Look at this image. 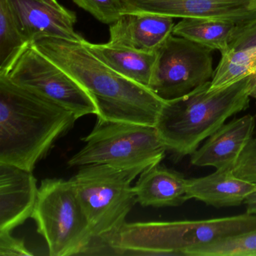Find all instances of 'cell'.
I'll use <instances>...</instances> for the list:
<instances>
[{
	"label": "cell",
	"mask_w": 256,
	"mask_h": 256,
	"mask_svg": "<svg viewBox=\"0 0 256 256\" xmlns=\"http://www.w3.org/2000/svg\"><path fill=\"white\" fill-rule=\"evenodd\" d=\"M32 44L95 97L97 120L155 126L166 100L118 74L82 42L44 38Z\"/></svg>",
	"instance_id": "obj_1"
},
{
	"label": "cell",
	"mask_w": 256,
	"mask_h": 256,
	"mask_svg": "<svg viewBox=\"0 0 256 256\" xmlns=\"http://www.w3.org/2000/svg\"><path fill=\"white\" fill-rule=\"evenodd\" d=\"M77 120L72 112L0 76V162L32 172Z\"/></svg>",
	"instance_id": "obj_2"
},
{
	"label": "cell",
	"mask_w": 256,
	"mask_h": 256,
	"mask_svg": "<svg viewBox=\"0 0 256 256\" xmlns=\"http://www.w3.org/2000/svg\"><path fill=\"white\" fill-rule=\"evenodd\" d=\"M246 78L210 90L211 80L182 96L166 100L155 127L176 158L191 156L226 120L248 108L252 80Z\"/></svg>",
	"instance_id": "obj_3"
},
{
	"label": "cell",
	"mask_w": 256,
	"mask_h": 256,
	"mask_svg": "<svg viewBox=\"0 0 256 256\" xmlns=\"http://www.w3.org/2000/svg\"><path fill=\"white\" fill-rule=\"evenodd\" d=\"M256 228V215L204 220L126 223L103 244L100 254L184 256L186 251Z\"/></svg>",
	"instance_id": "obj_4"
},
{
	"label": "cell",
	"mask_w": 256,
	"mask_h": 256,
	"mask_svg": "<svg viewBox=\"0 0 256 256\" xmlns=\"http://www.w3.org/2000/svg\"><path fill=\"white\" fill-rule=\"evenodd\" d=\"M143 172L88 164L70 180L94 236L84 254H98L103 244L125 224L128 212L137 203L132 182Z\"/></svg>",
	"instance_id": "obj_5"
},
{
	"label": "cell",
	"mask_w": 256,
	"mask_h": 256,
	"mask_svg": "<svg viewBox=\"0 0 256 256\" xmlns=\"http://www.w3.org/2000/svg\"><path fill=\"white\" fill-rule=\"evenodd\" d=\"M85 146L68 162L70 167L106 164L121 170H145L160 164L167 151L155 126L98 120Z\"/></svg>",
	"instance_id": "obj_6"
},
{
	"label": "cell",
	"mask_w": 256,
	"mask_h": 256,
	"mask_svg": "<svg viewBox=\"0 0 256 256\" xmlns=\"http://www.w3.org/2000/svg\"><path fill=\"white\" fill-rule=\"evenodd\" d=\"M52 256L84 254L94 239L89 222L72 184L47 178L38 188L32 217Z\"/></svg>",
	"instance_id": "obj_7"
},
{
	"label": "cell",
	"mask_w": 256,
	"mask_h": 256,
	"mask_svg": "<svg viewBox=\"0 0 256 256\" xmlns=\"http://www.w3.org/2000/svg\"><path fill=\"white\" fill-rule=\"evenodd\" d=\"M0 76L72 112L77 119L98 115L95 97L32 43L24 46L0 68Z\"/></svg>",
	"instance_id": "obj_8"
},
{
	"label": "cell",
	"mask_w": 256,
	"mask_h": 256,
	"mask_svg": "<svg viewBox=\"0 0 256 256\" xmlns=\"http://www.w3.org/2000/svg\"><path fill=\"white\" fill-rule=\"evenodd\" d=\"M212 50L172 35L157 52L149 89L164 100L182 96L214 77Z\"/></svg>",
	"instance_id": "obj_9"
},
{
	"label": "cell",
	"mask_w": 256,
	"mask_h": 256,
	"mask_svg": "<svg viewBox=\"0 0 256 256\" xmlns=\"http://www.w3.org/2000/svg\"><path fill=\"white\" fill-rule=\"evenodd\" d=\"M124 14L209 18L244 23L256 18V0H121Z\"/></svg>",
	"instance_id": "obj_10"
},
{
	"label": "cell",
	"mask_w": 256,
	"mask_h": 256,
	"mask_svg": "<svg viewBox=\"0 0 256 256\" xmlns=\"http://www.w3.org/2000/svg\"><path fill=\"white\" fill-rule=\"evenodd\" d=\"M14 20L28 43L44 38L82 42L74 30L77 16L58 0H7Z\"/></svg>",
	"instance_id": "obj_11"
},
{
	"label": "cell",
	"mask_w": 256,
	"mask_h": 256,
	"mask_svg": "<svg viewBox=\"0 0 256 256\" xmlns=\"http://www.w3.org/2000/svg\"><path fill=\"white\" fill-rule=\"evenodd\" d=\"M32 172L0 162V230H10L32 217L38 188Z\"/></svg>",
	"instance_id": "obj_12"
},
{
	"label": "cell",
	"mask_w": 256,
	"mask_h": 256,
	"mask_svg": "<svg viewBox=\"0 0 256 256\" xmlns=\"http://www.w3.org/2000/svg\"><path fill=\"white\" fill-rule=\"evenodd\" d=\"M173 18L155 14H124L109 25L107 44L144 53H155L173 35Z\"/></svg>",
	"instance_id": "obj_13"
},
{
	"label": "cell",
	"mask_w": 256,
	"mask_h": 256,
	"mask_svg": "<svg viewBox=\"0 0 256 256\" xmlns=\"http://www.w3.org/2000/svg\"><path fill=\"white\" fill-rule=\"evenodd\" d=\"M256 118L246 114L222 126L191 155V164L216 169H233L241 152L252 138Z\"/></svg>",
	"instance_id": "obj_14"
},
{
	"label": "cell",
	"mask_w": 256,
	"mask_h": 256,
	"mask_svg": "<svg viewBox=\"0 0 256 256\" xmlns=\"http://www.w3.org/2000/svg\"><path fill=\"white\" fill-rule=\"evenodd\" d=\"M256 190V184L235 176L232 168L216 169L187 181L186 197L216 208L239 206Z\"/></svg>",
	"instance_id": "obj_15"
},
{
	"label": "cell",
	"mask_w": 256,
	"mask_h": 256,
	"mask_svg": "<svg viewBox=\"0 0 256 256\" xmlns=\"http://www.w3.org/2000/svg\"><path fill=\"white\" fill-rule=\"evenodd\" d=\"M187 181L180 174L160 164L144 170L133 186L136 202L142 206H178L188 199Z\"/></svg>",
	"instance_id": "obj_16"
},
{
	"label": "cell",
	"mask_w": 256,
	"mask_h": 256,
	"mask_svg": "<svg viewBox=\"0 0 256 256\" xmlns=\"http://www.w3.org/2000/svg\"><path fill=\"white\" fill-rule=\"evenodd\" d=\"M85 47L116 72L149 88L155 70L157 52L144 53L106 44H94L84 40Z\"/></svg>",
	"instance_id": "obj_17"
},
{
	"label": "cell",
	"mask_w": 256,
	"mask_h": 256,
	"mask_svg": "<svg viewBox=\"0 0 256 256\" xmlns=\"http://www.w3.org/2000/svg\"><path fill=\"white\" fill-rule=\"evenodd\" d=\"M236 24L228 20L209 18H185L175 25L173 35L218 50L223 54L230 49V37Z\"/></svg>",
	"instance_id": "obj_18"
},
{
	"label": "cell",
	"mask_w": 256,
	"mask_h": 256,
	"mask_svg": "<svg viewBox=\"0 0 256 256\" xmlns=\"http://www.w3.org/2000/svg\"><path fill=\"white\" fill-rule=\"evenodd\" d=\"M250 76L253 77L250 96L256 100V47L241 50L229 49L222 54L210 90L222 89Z\"/></svg>",
	"instance_id": "obj_19"
},
{
	"label": "cell",
	"mask_w": 256,
	"mask_h": 256,
	"mask_svg": "<svg viewBox=\"0 0 256 256\" xmlns=\"http://www.w3.org/2000/svg\"><path fill=\"white\" fill-rule=\"evenodd\" d=\"M186 256H256V228L190 248Z\"/></svg>",
	"instance_id": "obj_20"
},
{
	"label": "cell",
	"mask_w": 256,
	"mask_h": 256,
	"mask_svg": "<svg viewBox=\"0 0 256 256\" xmlns=\"http://www.w3.org/2000/svg\"><path fill=\"white\" fill-rule=\"evenodd\" d=\"M26 44L7 0H0V68Z\"/></svg>",
	"instance_id": "obj_21"
},
{
	"label": "cell",
	"mask_w": 256,
	"mask_h": 256,
	"mask_svg": "<svg viewBox=\"0 0 256 256\" xmlns=\"http://www.w3.org/2000/svg\"><path fill=\"white\" fill-rule=\"evenodd\" d=\"M102 23L110 25L122 16L121 0H72Z\"/></svg>",
	"instance_id": "obj_22"
},
{
	"label": "cell",
	"mask_w": 256,
	"mask_h": 256,
	"mask_svg": "<svg viewBox=\"0 0 256 256\" xmlns=\"http://www.w3.org/2000/svg\"><path fill=\"white\" fill-rule=\"evenodd\" d=\"M233 172L238 178L256 184V137L250 140L241 152Z\"/></svg>",
	"instance_id": "obj_23"
},
{
	"label": "cell",
	"mask_w": 256,
	"mask_h": 256,
	"mask_svg": "<svg viewBox=\"0 0 256 256\" xmlns=\"http://www.w3.org/2000/svg\"><path fill=\"white\" fill-rule=\"evenodd\" d=\"M253 47H256V18L236 24L229 43L232 50Z\"/></svg>",
	"instance_id": "obj_24"
},
{
	"label": "cell",
	"mask_w": 256,
	"mask_h": 256,
	"mask_svg": "<svg viewBox=\"0 0 256 256\" xmlns=\"http://www.w3.org/2000/svg\"><path fill=\"white\" fill-rule=\"evenodd\" d=\"M0 256H31L32 252L26 248L22 240L14 238L10 230H0Z\"/></svg>",
	"instance_id": "obj_25"
},
{
	"label": "cell",
	"mask_w": 256,
	"mask_h": 256,
	"mask_svg": "<svg viewBox=\"0 0 256 256\" xmlns=\"http://www.w3.org/2000/svg\"><path fill=\"white\" fill-rule=\"evenodd\" d=\"M244 204L246 206V212L256 215V190L246 198Z\"/></svg>",
	"instance_id": "obj_26"
}]
</instances>
